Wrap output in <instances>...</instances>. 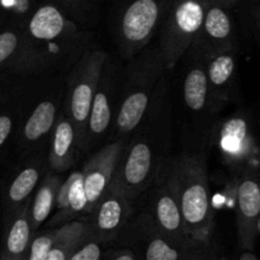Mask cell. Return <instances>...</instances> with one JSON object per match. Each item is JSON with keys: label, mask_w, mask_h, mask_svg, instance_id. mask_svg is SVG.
<instances>
[{"label": "cell", "mask_w": 260, "mask_h": 260, "mask_svg": "<svg viewBox=\"0 0 260 260\" xmlns=\"http://www.w3.org/2000/svg\"><path fill=\"white\" fill-rule=\"evenodd\" d=\"M185 231L193 241L212 239L215 212L206 161L197 154H182L167 161Z\"/></svg>", "instance_id": "obj_1"}, {"label": "cell", "mask_w": 260, "mask_h": 260, "mask_svg": "<svg viewBox=\"0 0 260 260\" xmlns=\"http://www.w3.org/2000/svg\"><path fill=\"white\" fill-rule=\"evenodd\" d=\"M164 71L157 46L145 47L129 60L116 117L117 140H124L144 122Z\"/></svg>", "instance_id": "obj_2"}, {"label": "cell", "mask_w": 260, "mask_h": 260, "mask_svg": "<svg viewBox=\"0 0 260 260\" xmlns=\"http://www.w3.org/2000/svg\"><path fill=\"white\" fill-rule=\"evenodd\" d=\"M108 55L102 50H88L80 56L69 78L63 113L75 131L78 151L85 152V132L89 111Z\"/></svg>", "instance_id": "obj_3"}, {"label": "cell", "mask_w": 260, "mask_h": 260, "mask_svg": "<svg viewBox=\"0 0 260 260\" xmlns=\"http://www.w3.org/2000/svg\"><path fill=\"white\" fill-rule=\"evenodd\" d=\"M161 164L151 140L142 134L136 135L126 141L109 188L135 205L150 189Z\"/></svg>", "instance_id": "obj_4"}, {"label": "cell", "mask_w": 260, "mask_h": 260, "mask_svg": "<svg viewBox=\"0 0 260 260\" xmlns=\"http://www.w3.org/2000/svg\"><path fill=\"white\" fill-rule=\"evenodd\" d=\"M207 0H173L162 18L159 47L165 70L189 51L207 12Z\"/></svg>", "instance_id": "obj_5"}, {"label": "cell", "mask_w": 260, "mask_h": 260, "mask_svg": "<svg viewBox=\"0 0 260 260\" xmlns=\"http://www.w3.org/2000/svg\"><path fill=\"white\" fill-rule=\"evenodd\" d=\"M167 9L161 0H132L123 8L117 23V42L124 58L131 60L147 47Z\"/></svg>", "instance_id": "obj_6"}, {"label": "cell", "mask_w": 260, "mask_h": 260, "mask_svg": "<svg viewBox=\"0 0 260 260\" xmlns=\"http://www.w3.org/2000/svg\"><path fill=\"white\" fill-rule=\"evenodd\" d=\"M150 188L151 189L144 212L149 216L159 233L170 243L182 248H188L192 244L197 243L193 241L185 231L167 161L161 164Z\"/></svg>", "instance_id": "obj_7"}, {"label": "cell", "mask_w": 260, "mask_h": 260, "mask_svg": "<svg viewBox=\"0 0 260 260\" xmlns=\"http://www.w3.org/2000/svg\"><path fill=\"white\" fill-rule=\"evenodd\" d=\"M117 243L129 249L135 260H180L187 249L164 238L144 211L128 221Z\"/></svg>", "instance_id": "obj_8"}, {"label": "cell", "mask_w": 260, "mask_h": 260, "mask_svg": "<svg viewBox=\"0 0 260 260\" xmlns=\"http://www.w3.org/2000/svg\"><path fill=\"white\" fill-rule=\"evenodd\" d=\"M216 144L230 169L243 172L250 167V160L256 155L250 116L238 112L226 118L216 132Z\"/></svg>", "instance_id": "obj_9"}, {"label": "cell", "mask_w": 260, "mask_h": 260, "mask_svg": "<svg viewBox=\"0 0 260 260\" xmlns=\"http://www.w3.org/2000/svg\"><path fill=\"white\" fill-rule=\"evenodd\" d=\"M236 50L235 28L226 9L208 5L202 25L190 46L189 51L197 61L207 62L218 53Z\"/></svg>", "instance_id": "obj_10"}, {"label": "cell", "mask_w": 260, "mask_h": 260, "mask_svg": "<svg viewBox=\"0 0 260 260\" xmlns=\"http://www.w3.org/2000/svg\"><path fill=\"white\" fill-rule=\"evenodd\" d=\"M236 207L239 245L243 250L253 253L260 231V187L255 168L249 167L241 172Z\"/></svg>", "instance_id": "obj_11"}, {"label": "cell", "mask_w": 260, "mask_h": 260, "mask_svg": "<svg viewBox=\"0 0 260 260\" xmlns=\"http://www.w3.org/2000/svg\"><path fill=\"white\" fill-rule=\"evenodd\" d=\"M126 140H116L104 145L90 159L84 164L81 169L83 174L84 192L86 198L85 215H90L96 207L107 190L109 189L117 162L121 156Z\"/></svg>", "instance_id": "obj_12"}, {"label": "cell", "mask_w": 260, "mask_h": 260, "mask_svg": "<svg viewBox=\"0 0 260 260\" xmlns=\"http://www.w3.org/2000/svg\"><path fill=\"white\" fill-rule=\"evenodd\" d=\"M50 53L38 47L24 29H8L0 33V70L14 73L41 71L50 65Z\"/></svg>", "instance_id": "obj_13"}, {"label": "cell", "mask_w": 260, "mask_h": 260, "mask_svg": "<svg viewBox=\"0 0 260 260\" xmlns=\"http://www.w3.org/2000/svg\"><path fill=\"white\" fill-rule=\"evenodd\" d=\"M134 213V205L121 193L109 188L96 205L90 218L85 222L91 226L93 235L101 244L117 243L122 231Z\"/></svg>", "instance_id": "obj_14"}, {"label": "cell", "mask_w": 260, "mask_h": 260, "mask_svg": "<svg viewBox=\"0 0 260 260\" xmlns=\"http://www.w3.org/2000/svg\"><path fill=\"white\" fill-rule=\"evenodd\" d=\"M28 37L38 46L47 50L46 45H65L78 35V27L71 22L62 9L46 4L35 10L25 28Z\"/></svg>", "instance_id": "obj_15"}, {"label": "cell", "mask_w": 260, "mask_h": 260, "mask_svg": "<svg viewBox=\"0 0 260 260\" xmlns=\"http://www.w3.org/2000/svg\"><path fill=\"white\" fill-rule=\"evenodd\" d=\"M205 65L208 84V108L216 113L231 102L236 83V50L218 53Z\"/></svg>", "instance_id": "obj_16"}, {"label": "cell", "mask_w": 260, "mask_h": 260, "mask_svg": "<svg viewBox=\"0 0 260 260\" xmlns=\"http://www.w3.org/2000/svg\"><path fill=\"white\" fill-rule=\"evenodd\" d=\"M114 91V71L108 61L102 71L98 88L89 111L85 132V151L107 134L112 118V96Z\"/></svg>", "instance_id": "obj_17"}, {"label": "cell", "mask_w": 260, "mask_h": 260, "mask_svg": "<svg viewBox=\"0 0 260 260\" xmlns=\"http://www.w3.org/2000/svg\"><path fill=\"white\" fill-rule=\"evenodd\" d=\"M75 131L70 119L66 114L60 112V116L56 119L55 127L52 129L48 164L51 169L56 173H63L70 169L75 162L76 154Z\"/></svg>", "instance_id": "obj_18"}, {"label": "cell", "mask_w": 260, "mask_h": 260, "mask_svg": "<svg viewBox=\"0 0 260 260\" xmlns=\"http://www.w3.org/2000/svg\"><path fill=\"white\" fill-rule=\"evenodd\" d=\"M29 202L30 200L8 217L4 241L0 251V260L24 259L30 239L33 236L28 220Z\"/></svg>", "instance_id": "obj_19"}, {"label": "cell", "mask_w": 260, "mask_h": 260, "mask_svg": "<svg viewBox=\"0 0 260 260\" xmlns=\"http://www.w3.org/2000/svg\"><path fill=\"white\" fill-rule=\"evenodd\" d=\"M57 106L53 101H43L33 109L22 129L24 150L36 149L52 132L57 119Z\"/></svg>", "instance_id": "obj_20"}, {"label": "cell", "mask_w": 260, "mask_h": 260, "mask_svg": "<svg viewBox=\"0 0 260 260\" xmlns=\"http://www.w3.org/2000/svg\"><path fill=\"white\" fill-rule=\"evenodd\" d=\"M43 165L41 160L29 162L27 167L23 168L17 177L12 180L7 192V210L8 217L12 216L18 208L22 207L27 201L32 198V193L35 192L42 175Z\"/></svg>", "instance_id": "obj_21"}, {"label": "cell", "mask_w": 260, "mask_h": 260, "mask_svg": "<svg viewBox=\"0 0 260 260\" xmlns=\"http://www.w3.org/2000/svg\"><path fill=\"white\" fill-rule=\"evenodd\" d=\"M61 184V178L57 174H48L38 183L35 196L30 198L28 220L33 234L37 233L43 222L48 218L55 207L56 194Z\"/></svg>", "instance_id": "obj_22"}, {"label": "cell", "mask_w": 260, "mask_h": 260, "mask_svg": "<svg viewBox=\"0 0 260 260\" xmlns=\"http://www.w3.org/2000/svg\"><path fill=\"white\" fill-rule=\"evenodd\" d=\"M183 95L188 108L193 112H202L208 107V84L205 62L197 61L184 79Z\"/></svg>", "instance_id": "obj_23"}, {"label": "cell", "mask_w": 260, "mask_h": 260, "mask_svg": "<svg viewBox=\"0 0 260 260\" xmlns=\"http://www.w3.org/2000/svg\"><path fill=\"white\" fill-rule=\"evenodd\" d=\"M85 207L86 198L85 192H84L83 174H81V170H76L75 178H74L70 190H69L68 205L61 212L55 213V216L50 220L48 226L58 228V226L66 225L73 221H78L80 216L85 215Z\"/></svg>", "instance_id": "obj_24"}, {"label": "cell", "mask_w": 260, "mask_h": 260, "mask_svg": "<svg viewBox=\"0 0 260 260\" xmlns=\"http://www.w3.org/2000/svg\"><path fill=\"white\" fill-rule=\"evenodd\" d=\"M93 234L91 226L85 221H74L71 230L55 244L45 260H69L74 251Z\"/></svg>", "instance_id": "obj_25"}, {"label": "cell", "mask_w": 260, "mask_h": 260, "mask_svg": "<svg viewBox=\"0 0 260 260\" xmlns=\"http://www.w3.org/2000/svg\"><path fill=\"white\" fill-rule=\"evenodd\" d=\"M73 222L51 229V230H46L41 234H33L23 260H45L51 249L55 246V244L71 230Z\"/></svg>", "instance_id": "obj_26"}, {"label": "cell", "mask_w": 260, "mask_h": 260, "mask_svg": "<svg viewBox=\"0 0 260 260\" xmlns=\"http://www.w3.org/2000/svg\"><path fill=\"white\" fill-rule=\"evenodd\" d=\"M217 245L210 239L205 243H194L185 249L180 260H221Z\"/></svg>", "instance_id": "obj_27"}, {"label": "cell", "mask_w": 260, "mask_h": 260, "mask_svg": "<svg viewBox=\"0 0 260 260\" xmlns=\"http://www.w3.org/2000/svg\"><path fill=\"white\" fill-rule=\"evenodd\" d=\"M103 259V244L99 243L91 234L69 260H102Z\"/></svg>", "instance_id": "obj_28"}, {"label": "cell", "mask_w": 260, "mask_h": 260, "mask_svg": "<svg viewBox=\"0 0 260 260\" xmlns=\"http://www.w3.org/2000/svg\"><path fill=\"white\" fill-rule=\"evenodd\" d=\"M60 4V9L63 8V10L71 13L76 17H81L84 13L88 10V4L90 0H56Z\"/></svg>", "instance_id": "obj_29"}, {"label": "cell", "mask_w": 260, "mask_h": 260, "mask_svg": "<svg viewBox=\"0 0 260 260\" xmlns=\"http://www.w3.org/2000/svg\"><path fill=\"white\" fill-rule=\"evenodd\" d=\"M28 8H29V0H0V9L10 10L15 14L25 12Z\"/></svg>", "instance_id": "obj_30"}, {"label": "cell", "mask_w": 260, "mask_h": 260, "mask_svg": "<svg viewBox=\"0 0 260 260\" xmlns=\"http://www.w3.org/2000/svg\"><path fill=\"white\" fill-rule=\"evenodd\" d=\"M13 129V119L9 114H0V147L7 142Z\"/></svg>", "instance_id": "obj_31"}, {"label": "cell", "mask_w": 260, "mask_h": 260, "mask_svg": "<svg viewBox=\"0 0 260 260\" xmlns=\"http://www.w3.org/2000/svg\"><path fill=\"white\" fill-rule=\"evenodd\" d=\"M102 260H135V256L129 249L121 246V248L109 251Z\"/></svg>", "instance_id": "obj_32"}, {"label": "cell", "mask_w": 260, "mask_h": 260, "mask_svg": "<svg viewBox=\"0 0 260 260\" xmlns=\"http://www.w3.org/2000/svg\"><path fill=\"white\" fill-rule=\"evenodd\" d=\"M239 0H207L208 5H215V7L223 8V9H230V8L235 7L236 3Z\"/></svg>", "instance_id": "obj_33"}, {"label": "cell", "mask_w": 260, "mask_h": 260, "mask_svg": "<svg viewBox=\"0 0 260 260\" xmlns=\"http://www.w3.org/2000/svg\"><path fill=\"white\" fill-rule=\"evenodd\" d=\"M239 260H258V258H256L251 251H245V253L239 258Z\"/></svg>", "instance_id": "obj_34"}, {"label": "cell", "mask_w": 260, "mask_h": 260, "mask_svg": "<svg viewBox=\"0 0 260 260\" xmlns=\"http://www.w3.org/2000/svg\"><path fill=\"white\" fill-rule=\"evenodd\" d=\"M221 260H229V259L225 258V256H222V258H221Z\"/></svg>", "instance_id": "obj_35"}]
</instances>
